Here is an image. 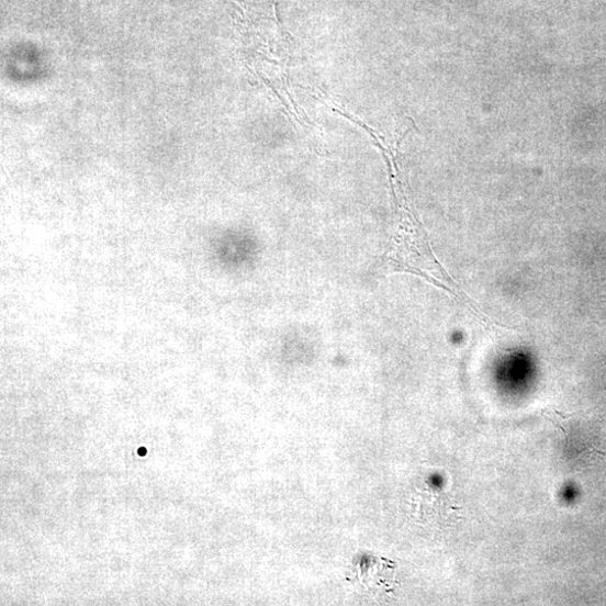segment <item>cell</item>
<instances>
[{"instance_id":"cell-1","label":"cell","mask_w":606,"mask_h":606,"mask_svg":"<svg viewBox=\"0 0 606 606\" xmlns=\"http://www.w3.org/2000/svg\"><path fill=\"white\" fill-rule=\"evenodd\" d=\"M391 189L394 199L395 228L385 251L384 262L392 273H409L423 278L460 300L483 325L492 327L491 321L479 311L475 302L460 290L442 268L430 246L429 237L418 217L409 206L395 166L389 167Z\"/></svg>"}]
</instances>
